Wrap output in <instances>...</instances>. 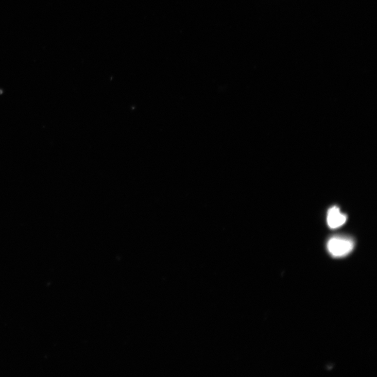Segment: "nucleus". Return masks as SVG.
Instances as JSON below:
<instances>
[{"instance_id": "f257e3e1", "label": "nucleus", "mask_w": 377, "mask_h": 377, "mask_svg": "<svg viewBox=\"0 0 377 377\" xmlns=\"http://www.w3.org/2000/svg\"><path fill=\"white\" fill-rule=\"evenodd\" d=\"M354 240L348 237L335 236L327 244L328 252L334 257H342L351 253L354 248Z\"/></svg>"}, {"instance_id": "f03ea898", "label": "nucleus", "mask_w": 377, "mask_h": 377, "mask_svg": "<svg viewBox=\"0 0 377 377\" xmlns=\"http://www.w3.org/2000/svg\"><path fill=\"white\" fill-rule=\"evenodd\" d=\"M347 221L346 215L341 212L340 208L334 206L329 208L327 212V223L332 228H338L344 225Z\"/></svg>"}]
</instances>
